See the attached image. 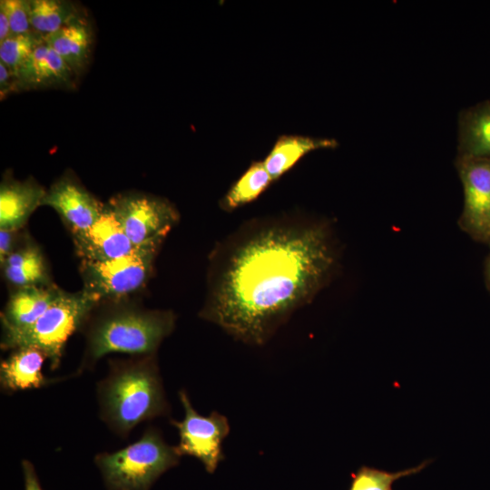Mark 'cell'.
Returning <instances> with one entry per match:
<instances>
[{
  "mask_svg": "<svg viewBox=\"0 0 490 490\" xmlns=\"http://www.w3.org/2000/svg\"><path fill=\"white\" fill-rule=\"evenodd\" d=\"M337 253L323 223L295 214L242 224L212 251L200 317L262 345L326 285Z\"/></svg>",
  "mask_w": 490,
  "mask_h": 490,
  "instance_id": "obj_1",
  "label": "cell"
},
{
  "mask_svg": "<svg viewBox=\"0 0 490 490\" xmlns=\"http://www.w3.org/2000/svg\"><path fill=\"white\" fill-rule=\"evenodd\" d=\"M100 416L115 434L126 436L138 424L169 413L155 354L110 362L97 385Z\"/></svg>",
  "mask_w": 490,
  "mask_h": 490,
  "instance_id": "obj_2",
  "label": "cell"
},
{
  "mask_svg": "<svg viewBox=\"0 0 490 490\" xmlns=\"http://www.w3.org/2000/svg\"><path fill=\"white\" fill-rule=\"evenodd\" d=\"M114 302L90 323L79 372L92 368L110 353L155 354L174 328L176 316L171 310L142 309L122 300Z\"/></svg>",
  "mask_w": 490,
  "mask_h": 490,
  "instance_id": "obj_3",
  "label": "cell"
},
{
  "mask_svg": "<svg viewBox=\"0 0 490 490\" xmlns=\"http://www.w3.org/2000/svg\"><path fill=\"white\" fill-rule=\"evenodd\" d=\"M180 458L175 446H169L159 430L151 426L134 443L97 454L94 464L106 490H150Z\"/></svg>",
  "mask_w": 490,
  "mask_h": 490,
  "instance_id": "obj_4",
  "label": "cell"
},
{
  "mask_svg": "<svg viewBox=\"0 0 490 490\" xmlns=\"http://www.w3.org/2000/svg\"><path fill=\"white\" fill-rule=\"evenodd\" d=\"M99 303L83 289L73 293L62 290L32 326L24 329L3 330L1 348H37L45 354L54 370L61 362L68 338L87 322Z\"/></svg>",
  "mask_w": 490,
  "mask_h": 490,
  "instance_id": "obj_5",
  "label": "cell"
},
{
  "mask_svg": "<svg viewBox=\"0 0 490 490\" xmlns=\"http://www.w3.org/2000/svg\"><path fill=\"white\" fill-rule=\"evenodd\" d=\"M162 243L144 244L127 255L103 262L81 260L83 289L99 302L125 299L150 279Z\"/></svg>",
  "mask_w": 490,
  "mask_h": 490,
  "instance_id": "obj_6",
  "label": "cell"
},
{
  "mask_svg": "<svg viewBox=\"0 0 490 490\" xmlns=\"http://www.w3.org/2000/svg\"><path fill=\"white\" fill-rule=\"evenodd\" d=\"M108 203L135 247L163 241L180 217L170 201L149 193L127 191Z\"/></svg>",
  "mask_w": 490,
  "mask_h": 490,
  "instance_id": "obj_7",
  "label": "cell"
},
{
  "mask_svg": "<svg viewBox=\"0 0 490 490\" xmlns=\"http://www.w3.org/2000/svg\"><path fill=\"white\" fill-rule=\"evenodd\" d=\"M179 397L184 409V417L181 421L171 420L180 436L175 450L180 456L185 455L197 458L205 470L211 474L224 458L221 444L230 433L228 419L216 411L206 416L200 415L192 407L185 390L179 392Z\"/></svg>",
  "mask_w": 490,
  "mask_h": 490,
  "instance_id": "obj_8",
  "label": "cell"
},
{
  "mask_svg": "<svg viewBox=\"0 0 490 490\" xmlns=\"http://www.w3.org/2000/svg\"><path fill=\"white\" fill-rule=\"evenodd\" d=\"M456 167L464 191L459 226L475 241L490 245V158L456 156Z\"/></svg>",
  "mask_w": 490,
  "mask_h": 490,
  "instance_id": "obj_9",
  "label": "cell"
},
{
  "mask_svg": "<svg viewBox=\"0 0 490 490\" xmlns=\"http://www.w3.org/2000/svg\"><path fill=\"white\" fill-rule=\"evenodd\" d=\"M103 205L71 172L54 181L42 201V206H49L59 214L72 235L90 228L101 215Z\"/></svg>",
  "mask_w": 490,
  "mask_h": 490,
  "instance_id": "obj_10",
  "label": "cell"
},
{
  "mask_svg": "<svg viewBox=\"0 0 490 490\" xmlns=\"http://www.w3.org/2000/svg\"><path fill=\"white\" fill-rule=\"evenodd\" d=\"M75 253L81 260L103 262L121 258L136 247L124 232L109 203L87 230L73 234Z\"/></svg>",
  "mask_w": 490,
  "mask_h": 490,
  "instance_id": "obj_11",
  "label": "cell"
},
{
  "mask_svg": "<svg viewBox=\"0 0 490 490\" xmlns=\"http://www.w3.org/2000/svg\"><path fill=\"white\" fill-rule=\"evenodd\" d=\"M18 92L75 87L76 75L63 58L44 42L30 54L16 73Z\"/></svg>",
  "mask_w": 490,
  "mask_h": 490,
  "instance_id": "obj_12",
  "label": "cell"
},
{
  "mask_svg": "<svg viewBox=\"0 0 490 490\" xmlns=\"http://www.w3.org/2000/svg\"><path fill=\"white\" fill-rule=\"evenodd\" d=\"M46 190L34 178L15 180L5 176L0 184V229L19 230L36 208Z\"/></svg>",
  "mask_w": 490,
  "mask_h": 490,
  "instance_id": "obj_13",
  "label": "cell"
},
{
  "mask_svg": "<svg viewBox=\"0 0 490 490\" xmlns=\"http://www.w3.org/2000/svg\"><path fill=\"white\" fill-rule=\"evenodd\" d=\"M62 290L55 284L15 289L1 313L3 330L24 329L32 326Z\"/></svg>",
  "mask_w": 490,
  "mask_h": 490,
  "instance_id": "obj_14",
  "label": "cell"
},
{
  "mask_svg": "<svg viewBox=\"0 0 490 490\" xmlns=\"http://www.w3.org/2000/svg\"><path fill=\"white\" fill-rule=\"evenodd\" d=\"M45 354L34 347H20L0 364V386L4 392L43 387L50 383L42 372Z\"/></svg>",
  "mask_w": 490,
  "mask_h": 490,
  "instance_id": "obj_15",
  "label": "cell"
},
{
  "mask_svg": "<svg viewBox=\"0 0 490 490\" xmlns=\"http://www.w3.org/2000/svg\"><path fill=\"white\" fill-rule=\"evenodd\" d=\"M44 40L63 58L76 77L83 74L90 62L93 43L92 26L83 15Z\"/></svg>",
  "mask_w": 490,
  "mask_h": 490,
  "instance_id": "obj_16",
  "label": "cell"
},
{
  "mask_svg": "<svg viewBox=\"0 0 490 490\" xmlns=\"http://www.w3.org/2000/svg\"><path fill=\"white\" fill-rule=\"evenodd\" d=\"M457 126L458 157L490 158V100L461 111Z\"/></svg>",
  "mask_w": 490,
  "mask_h": 490,
  "instance_id": "obj_17",
  "label": "cell"
},
{
  "mask_svg": "<svg viewBox=\"0 0 490 490\" xmlns=\"http://www.w3.org/2000/svg\"><path fill=\"white\" fill-rule=\"evenodd\" d=\"M1 267L5 279L15 289L54 284L40 247L31 240L18 245Z\"/></svg>",
  "mask_w": 490,
  "mask_h": 490,
  "instance_id": "obj_18",
  "label": "cell"
},
{
  "mask_svg": "<svg viewBox=\"0 0 490 490\" xmlns=\"http://www.w3.org/2000/svg\"><path fill=\"white\" fill-rule=\"evenodd\" d=\"M334 139L303 135H281L265 160L264 165L273 181L290 170L307 153L324 148H334Z\"/></svg>",
  "mask_w": 490,
  "mask_h": 490,
  "instance_id": "obj_19",
  "label": "cell"
},
{
  "mask_svg": "<svg viewBox=\"0 0 490 490\" xmlns=\"http://www.w3.org/2000/svg\"><path fill=\"white\" fill-rule=\"evenodd\" d=\"M81 15L77 5L71 1L29 0L31 26L44 39Z\"/></svg>",
  "mask_w": 490,
  "mask_h": 490,
  "instance_id": "obj_20",
  "label": "cell"
},
{
  "mask_svg": "<svg viewBox=\"0 0 490 490\" xmlns=\"http://www.w3.org/2000/svg\"><path fill=\"white\" fill-rule=\"evenodd\" d=\"M272 181L263 161L253 162L220 200V208L232 211L253 201Z\"/></svg>",
  "mask_w": 490,
  "mask_h": 490,
  "instance_id": "obj_21",
  "label": "cell"
},
{
  "mask_svg": "<svg viewBox=\"0 0 490 490\" xmlns=\"http://www.w3.org/2000/svg\"><path fill=\"white\" fill-rule=\"evenodd\" d=\"M432 459H426L416 466L389 472L377 467L361 466L351 474V483L348 490H394L393 485L400 478L420 473Z\"/></svg>",
  "mask_w": 490,
  "mask_h": 490,
  "instance_id": "obj_22",
  "label": "cell"
},
{
  "mask_svg": "<svg viewBox=\"0 0 490 490\" xmlns=\"http://www.w3.org/2000/svg\"><path fill=\"white\" fill-rule=\"evenodd\" d=\"M44 42L35 33L12 34L0 42V63L16 74L34 50Z\"/></svg>",
  "mask_w": 490,
  "mask_h": 490,
  "instance_id": "obj_23",
  "label": "cell"
},
{
  "mask_svg": "<svg viewBox=\"0 0 490 490\" xmlns=\"http://www.w3.org/2000/svg\"><path fill=\"white\" fill-rule=\"evenodd\" d=\"M0 6L8 16L12 34L34 33L30 23L29 0H1Z\"/></svg>",
  "mask_w": 490,
  "mask_h": 490,
  "instance_id": "obj_24",
  "label": "cell"
},
{
  "mask_svg": "<svg viewBox=\"0 0 490 490\" xmlns=\"http://www.w3.org/2000/svg\"><path fill=\"white\" fill-rule=\"evenodd\" d=\"M18 230L0 229V263L18 247Z\"/></svg>",
  "mask_w": 490,
  "mask_h": 490,
  "instance_id": "obj_25",
  "label": "cell"
},
{
  "mask_svg": "<svg viewBox=\"0 0 490 490\" xmlns=\"http://www.w3.org/2000/svg\"><path fill=\"white\" fill-rule=\"evenodd\" d=\"M18 92L17 79L4 64L0 63V97L5 99L8 94Z\"/></svg>",
  "mask_w": 490,
  "mask_h": 490,
  "instance_id": "obj_26",
  "label": "cell"
},
{
  "mask_svg": "<svg viewBox=\"0 0 490 490\" xmlns=\"http://www.w3.org/2000/svg\"><path fill=\"white\" fill-rule=\"evenodd\" d=\"M24 490H44L34 465L24 459L21 463Z\"/></svg>",
  "mask_w": 490,
  "mask_h": 490,
  "instance_id": "obj_27",
  "label": "cell"
},
{
  "mask_svg": "<svg viewBox=\"0 0 490 490\" xmlns=\"http://www.w3.org/2000/svg\"><path fill=\"white\" fill-rule=\"evenodd\" d=\"M11 34L8 16L3 7L0 6V42L8 38Z\"/></svg>",
  "mask_w": 490,
  "mask_h": 490,
  "instance_id": "obj_28",
  "label": "cell"
},
{
  "mask_svg": "<svg viewBox=\"0 0 490 490\" xmlns=\"http://www.w3.org/2000/svg\"><path fill=\"white\" fill-rule=\"evenodd\" d=\"M485 277L486 288L490 292V254H489V256H488V258L486 260V262H485Z\"/></svg>",
  "mask_w": 490,
  "mask_h": 490,
  "instance_id": "obj_29",
  "label": "cell"
}]
</instances>
